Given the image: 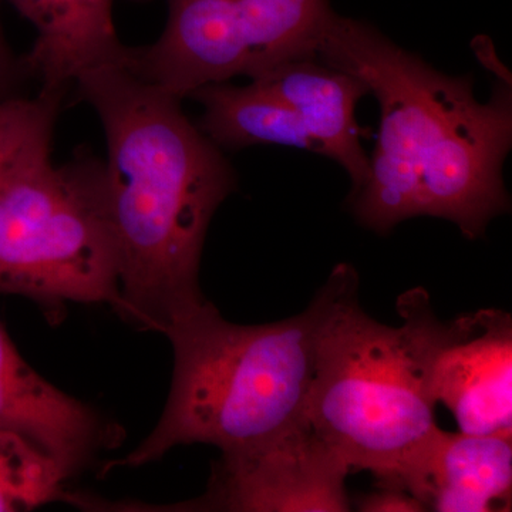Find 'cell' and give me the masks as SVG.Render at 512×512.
<instances>
[{"mask_svg": "<svg viewBox=\"0 0 512 512\" xmlns=\"http://www.w3.org/2000/svg\"><path fill=\"white\" fill-rule=\"evenodd\" d=\"M350 467L309 420L274 439L222 453L207 493L171 511L345 512Z\"/></svg>", "mask_w": 512, "mask_h": 512, "instance_id": "52a82bcc", "label": "cell"}, {"mask_svg": "<svg viewBox=\"0 0 512 512\" xmlns=\"http://www.w3.org/2000/svg\"><path fill=\"white\" fill-rule=\"evenodd\" d=\"M329 281L299 315L238 325L202 303L165 330L174 352L170 394L157 426L113 466L140 467L174 447L211 444L244 450L308 421Z\"/></svg>", "mask_w": 512, "mask_h": 512, "instance_id": "3957f363", "label": "cell"}, {"mask_svg": "<svg viewBox=\"0 0 512 512\" xmlns=\"http://www.w3.org/2000/svg\"><path fill=\"white\" fill-rule=\"evenodd\" d=\"M35 26L32 50L23 57L40 92H66L82 74L101 67H127L131 47L114 29L113 0H8Z\"/></svg>", "mask_w": 512, "mask_h": 512, "instance_id": "7c38bea8", "label": "cell"}, {"mask_svg": "<svg viewBox=\"0 0 512 512\" xmlns=\"http://www.w3.org/2000/svg\"><path fill=\"white\" fill-rule=\"evenodd\" d=\"M365 512H421L423 505L406 491L393 487H379L376 493L365 495L357 504Z\"/></svg>", "mask_w": 512, "mask_h": 512, "instance_id": "2e32d148", "label": "cell"}, {"mask_svg": "<svg viewBox=\"0 0 512 512\" xmlns=\"http://www.w3.org/2000/svg\"><path fill=\"white\" fill-rule=\"evenodd\" d=\"M76 84L106 134L103 197L119 261V315L164 335L207 302L202 248L237 175L185 116L183 100L128 67H101Z\"/></svg>", "mask_w": 512, "mask_h": 512, "instance_id": "7a4b0ae2", "label": "cell"}, {"mask_svg": "<svg viewBox=\"0 0 512 512\" xmlns=\"http://www.w3.org/2000/svg\"><path fill=\"white\" fill-rule=\"evenodd\" d=\"M279 97L299 117L319 144L322 156L345 168L352 194L365 185L369 156L362 146L365 128L356 120V106L369 94L353 74L329 66L318 56H299L275 64L251 79Z\"/></svg>", "mask_w": 512, "mask_h": 512, "instance_id": "8fae6325", "label": "cell"}, {"mask_svg": "<svg viewBox=\"0 0 512 512\" xmlns=\"http://www.w3.org/2000/svg\"><path fill=\"white\" fill-rule=\"evenodd\" d=\"M0 293L46 309L104 303L119 315V261L103 197V163L82 154L32 165L0 184Z\"/></svg>", "mask_w": 512, "mask_h": 512, "instance_id": "5b68a950", "label": "cell"}, {"mask_svg": "<svg viewBox=\"0 0 512 512\" xmlns=\"http://www.w3.org/2000/svg\"><path fill=\"white\" fill-rule=\"evenodd\" d=\"M70 476L49 454L13 431L0 430V512L69 501Z\"/></svg>", "mask_w": 512, "mask_h": 512, "instance_id": "5bb4252c", "label": "cell"}, {"mask_svg": "<svg viewBox=\"0 0 512 512\" xmlns=\"http://www.w3.org/2000/svg\"><path fill=\"white\" fill-rule=\"evenodd\" d=\"M332 298L320 329L308 420L350 470L389 484L436 429L433 367L450 332L426 289L397 299L402 325L370 318L349 264L328 278Z\"/></svg>", "mask_w": 512, "mask_h": 512, "instance_id": "277c9868", "label": "cell"}, {"mask_svg": "<svg viewBox=\"0 0 512 512\" xmlns=\"http://www.w3.org/2000/svg\"><path fill=\"white\" fill-rule=\"evenodd\" d=\"M434 399L458 431L512 437V319L483 309L451 320L433 367Z\"/></svg>", "mask_w": 512, "mask_h": 512, "instance_id": "ba28073f", "label": "cell"}, {"mask_svg": "<svg viewBox=\"0 0 512 512\" xmlns=\"http://www.w3.org/2000/svg\"><path fill=\"white\" fill-rule=\"evenodd\" d=\"M191 99L204 113L198 127L218 147L285 146L320 154L319 144L284 101L256 83H214L200 87Z\"/></svg>", "mask_w": 512, "mask_h": 512, "instance_id": "4fadbf2b", "label": "cell"}, {"mask_svg": "<svg viewBox=\"0 0 512 512\" xmlns=\"http://www.w3.org/2000/svg\"><path fill=\"white\" fill-rule=\"evenodd\" d=\"M64 92L0 101V184L50 158L53 127Z\"/></svg>", "mask_w": 512, "mask_h": 512, "instance_id": "9a60e30c", "label": "cell"}, {"mask_svg": "<svg viewBox=\"0 0 512 512\" xmlns=\"http://www.w3.org/2000/svg\"><path fill=\"white\" fill-rule=\"evenodd\" d=\"M413 495L426 511H510L511 437L436 427L389 484Z\"/></svg>", "mask_w": 512, "mask_h": 512, "instance_id": "9c48e42d", "label": "cell"}, {"mask_svg": "<svg viewBox=\"0 0 512 512\" xmlns=\"http://www.w3.org/2000/svg\"><path fill=\"white\" fill-rule=\"evenodd\" d=\"M163 35L131 47L128 69L146 82L190 97L207 84L254 79L275 64L316 56L335 12L328 0H167Z\"/></svg>", "mask_w": 512, "mask_h": 512, "instance_id": "8992f818", "label": "cell"}, {"mask_svg": "<svg viewBox=\"0 0 512 512\" xmlns=\"http://www.w3.org/2000/svg\"><path fill=\"white\" fill-rule=\"evenodd\" d=\"M316 56L353 74L379 103L369 175L350 194L360 224L387 234L427 215L476 239L510 210L503 167L512 146V86L505 69L483 103L473 77L439 72L373 26L336 13Z\"/></svg>", "mask_w": 512, "mask_h": 512, "instance_id": "6da1fadb", "label": "cell"}, {"mask_svg": "<svg viewBox=\"0 0 512 512\" xmlns=\"http://www.w3.org/2000/svg\"><path fill=\"white\" fill-rule=\"evenodd\" d=\"M0 430L13 431L79 473L116 436L93 407L57 389L19 355L0 323Z\"/></svg>", "mask_w": 512, "mask_h": 512, "instance_id": "30bf717a", "label": "cell"}, {"mask_svg": "<svg viewBox=\"0 0 512 512\" xmlns=\"http://www.w3.org/2000/svg\"><path fill=\"white\" fill-rule=\"evenodd\" d=\"M29 77L23 59H16L0 26V101L18 97L19 87Z\"/></svg>", "mask_w": 512, "mask_h": 512, "instance_id": "e0dca14e", "label": "cell"}]
</instances>
